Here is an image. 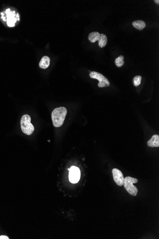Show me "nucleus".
<instances>
[{"mask_svg":"<svg viewBox=\"0 0 159 239\" xmlns=\"http://www.w3.org/2000/svg\"><path fill=\"white\" fill-rule=\"evenodd\" d=\"M31 118L29 115H23L21 118V127L23 133L27 135H30L34 130V127L31 123Z\"/></svg>","mask_w":159,"mask_h":239,"instance_id":"nucleus-2","label":"nucleus"},{"mask_svg":"<svg viewBox=\"0 0 159 239\" xmlns=\"http://www.w3.org/2000/svg\"><path fill=\"white\" fill-rule=\"evenodd\" d=\"M90 77L91 78L96 79L99 81V82L98 85L99 87H109L110 85V83L108 79L106 78L103 74L99 73L98 72L91 71L90 73Z\"/></svg>","mask_w":159,"mask_h":239,"instance_id":"nucleus-5","label":"nucleus"},{"mask_svg":"<svg viewBox=\"0 0 159 239\" xmlns=\"http://www.w3.org/2000/svg\"><path fill=\"white\" fill-rule=\"evenodd\" d=\"M155 1V3L156 4H159V0H157V1L156 0H155V1Z\"/></svg>","mask_w":159,"mask_h":239,"instance_id":"nucleus-15","label":"nucleus"},{"mask_svg":"<svg viewBox=\"0 0 159 239\" xmlns=\"http://www.w3.org/2000/svg\"><path fill=\"white\" fill-rule=\"evenodd\" d=\"M50 64V59L48 56H44L41 59L40 63H39V66L42 69L47 68L49 66Z\"/></svg>","mask_w":159,"mask_h":239,"instance_id":"nucleus-10","label":"nucleus"},{"mask_svg":"<svg viewBox=\"0 0 159 239\" xmlns=\"http://www.w3.org/2000/svg\"><path fill=\"white\" fill-rule=\"evenodd\" d=\"M124 56L121 55L117 58L115 60V63L117 67H121L123 66L124 64Z\"/></svg>","mask_w":159,"mask_h":239,"instance_id":"nucleus-12","label":"nucleus"},{"mask_svg":"<svg viewBox=\"0 0 159 239\" xmlns=\"http://www.w3.org/2000/svg\"><path fill=\"white\" fill-rule=\"evenodd\" d=\"M147 145L150 147H159V136L158 135H154L151 139L147 142Z\"/></svg>","mask_w":159,"mask_h":239,"instance_id":"nucleus-9","label":"nucleus"},{"mask_svg":"<svg viewBox=\"0 0 159 239\" xmlns=\"http://www.w3.org/2000/svg\"><path fill=\"white\" fill-rule=\"evenodd\" d=\"M88 39L91 43H95V42H99V46L101 48H103L105 47L107 44V37L105 34H100L99 32H91L88 36Z\"/></svg>","mask_w":159,"mask_h":239,"instance_id":"nucleus-4","label":"nucleus"},{"mask_svg":"<svg viewBox=\"0 0 159 239\" xmlns=\"http://www.w3.org/2000/svg\"><path fill=\"white\" fill-rule=\"evenodd\" d=\"M132 26L139 30H142L146 26V24L142 20H137L132 22Z\"/></svg>","mask_w":159,"mask_h":239,"instance_id":"nucleus-11","label":"nucleus"},{"mask_svg":"<svg viewBox=\"0 0 159 239\" xmlns=\"http://www.w3.org/2000/svg\"><path fill=\"white\" fill-rule=\"evenodd\" d=\"M10 9H8L6 10V14L7 15V23L8 26L9 27H14L15 26V23L17 21V17H16L15 12L14 11V13L10 12Z\"/></svg>","mask_w":159,"mask_h":239,"instance_id":"nucleus-8","label":"nucleus"},{"mask_svg":"<svg viewBox=\"0 0 159 239\" xmlns=\"http://www.w3.org/2000/svg\"><path fill=\"white\" fill-rule=\"evenodd\" d=\"M67 113V109L62 106L56 108L53 110L52 113V120L55 127L59 128L62 126Z\"/></svg>","mask_w":159,"mask_h":239,"instance_id":"nucleus-1","label":"nucleus"},{"mask_svg":"<svg viewBox=\"0 0 159 239\" xmlns=\"http://www.w3.org/2000/svg\"><path fill=\"white\" fill-rule=\"evenodd\" d=\"M9 238L7 236L5 235H2L0 236V239H9Z\"/></svg>","mask_w":159,"mask_h":239,"instance_id":"nucleus-14","label":"nucleus"},{"mask_svg":"<svg viewBox=\"0 0 159 239\" xmlns=\"http://www.w3.org/2000/svg\"><path fill=\"white\" fill-rule=\"evenodd\" d=\"M81 178L80 170L76 166H72L69 169V179L72 183H76L79 182Z\"/></svg>","mask_w":159,"mask_h":239,"instance_id":"nucleus-6","label":"nucleus"},{"mask_svg":"<svg viewBox=\"0 0 159 239\" xmlns=\"http://www.w3.org/2000/svg\"><path fill=\"white\" fill-rule=\"evenodd\" d=\"M113 175V179L117 185L119 186H122L123 183L124 177L121 171L117 168H113L112 171Z\"/></svg>","mask_w":159,"mask_h":239,"instance_id":"nucleus-7","label":"nucleus"},{"mask_svg":"<svg viewBox=\"0 0 159 239\" xmlns=\"http://www.w3.org/2000/svg\"><path fill=\"white\" fill-rule=\"evenodd\" d=\"M142 77L141 76H135L133 79V83L135 87H138L141 84Z\"/></svg>","mask_w":159,"mask_h":239,"instance_id":"nucleus-13","label":"nucleus"},{"mask_svg":"<svg viewBox=\"0 0 159 239\" xmlns=\"http://www.w3.org/2000/svg\"><path fill=\"white\" fill-rule=\"evenodd\" d=\"M138 182L137 179L131 177H126L123 180V185L128 192L133 196H136L138 192L137 188L134 185V183H137Z\"/></svg>","mask_w":159,"mask_h":239,"instance_id":"nucleus-3","label":"nucleus"}]
</instances>
